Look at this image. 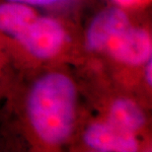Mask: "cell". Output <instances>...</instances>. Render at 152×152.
Segmentation results:
<instances>
[{
  "label": "cell",
  "mask_w": 152,
  "mask_h": 152,
  "mask_svg": "<svg viewBox=\"0 0 152 152\" xmlns=\"http://www.w3.org/2000/svg\"><path fill=\"white\" fill-rule=\"evenodd\" d=\"M77 115V89L62 72H48L38 78L27 98V115L42 143L57 146L72 134Z\"/></svg>",
  "instance_id": "6da1fadb"
},
{
  "label": "cell",
  "mask_w": 152,
  "mask_h": 152,
  "mask_svg": "<svg viewBox=\"0 0 152 152\" xmlns=\"http://www.w3.org/2000/svg\"><path fill=\"white\" fill-rule=\"evenodd\" d=\"M14 39L32 56L38 59H50L64 48L68 36L58 20L38 13Z\"/></svg>",
  "instance_id": "7a4b0ae2"
},
{
  "label": "cell",
  "mask_w": 152,
  "mask_h": 152,
  "mask_svg": "<svg viewBox=\"0 0 152 152\" xmlns=\"http://www.w3.org/2000/svg\"><path fill=\"white\" fill-rule=\"evenodd\" d=\"M104 53L127 66L144 65L152 56L151 36L147 30L132 23L111 39Z\"/></svg>",
  "instance_id": "3957f363"
},
{
  "label": "cell",
  "mask_w": 152,
  "mask_h": 152,
  "mask_svg": "<svg viewBox=\"0 0 152 152\" xmlns=\"http://www.w3.org/2000/svg\"><path fill=\"white\" fill-rule=\"evenodd\" d=\"M83 141L91 150L99 152H134L140 149L137 134L107 120L90 124L84 130Z\"/></svg>",
  "instance_id": "277c9868"
},
{
  "label": "cell",
  "mask_w": 152,
  "mask_h": 152,
  "mask_svg": "<svg viewBox=\"0 0 152 152\" xmlns=\"http://www.w3.org/2000/svg\"><path fill=\"white\" fill-rule=\"evenodd\" d=\"M132 24L124 9L111 6L93 17L85 34V45L92 53H104L110 41Z\"/></svg>",
  "instance_id": "5b68a950"
},
{
  "label": "cell",
  "mask_w": 152,
  "mask_h": 152,
  "mask_svg": "<svg viewBox=\"0 0 152 152\" xmlns=\"http://www.w3.org/2000/svg\"><path fill=\"white\" fill-rule=\"evenodd\" d=\"M107 121L124 130L137 133L146 124V118L138 104L129 98H118L111 103Z\"/></svg>",
  "instance_id": "8992f818"
},
{
  "label": "cell",
  "mask_w": 152,
  "mask_h": 152,
  "mask_svg": "<svg viewBox=\"0 0 152 152\" xmlns=\"http://www.w3.org/2000/svg\"><path fill=\"white\" fill-rule=\"evenodd\" d=\"M4 1L22 3V4L30 5L33 6V7H45V6L56 5L61 0H4Z\"/></svg>",
  "instance_id": "52a82bcc"
},
{
  "label": "cell",
  "mask_w": 152,
  "mask_h": 152,
  "mask_svg": "<svg viewBox=\"0 0 152 152\" xmlns=\"http://www.w3.org/2000/svg\"><path fill=\"white\" fill-rule=\"evenodd\" d=\"M152 59L150 58L148 61L145 63V70H144V77H145V82L149 87H151L152 84Z\"/></svg>",
  "instance_id": "ba28073f"
},
{
  "label": "cell",
  "mask_w": 152,
  "mask_h": 152,
  "mask_svg": "<svg viewBox=\"0 0 152 152\" xmlns=\"http://www.w3.org/2000/svg\"><path fill=\"white\" fill-rule=\"evenodd\" d=\"M118 1L121 2V3H124V4H129V3L134 2V1H136V0H118Z\"/></svg>",
  "instance_id": "9c48e42d"
}]
</instances>
